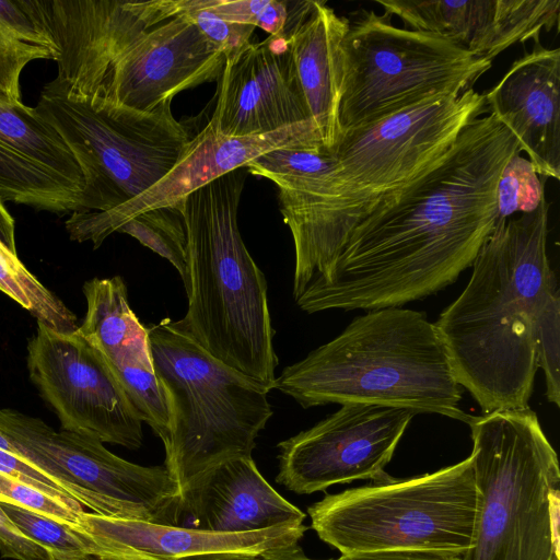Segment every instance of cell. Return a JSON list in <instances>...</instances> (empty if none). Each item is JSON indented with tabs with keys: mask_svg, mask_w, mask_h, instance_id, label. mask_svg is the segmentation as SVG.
<instances>
[{
	"mask_svg": "<svg viewBox=\"0 0 560 560\" xmlns=\"http://www.w3.org/2000/svg\"><path fill=\"white\" fill-rule=\"evenodd\" d=\"M518 152L494 115L472 120L441 158L382 195L296 305L310 314L401 307L452 284L492 233L498 180Z\"/></svg>",
	"mask_w": 560,
	"mask_h": 560,
	"instance_id": "obj_1",
	"label": "cell"
},
{
	"mask_svg": "<svg viewBox=\"0 0 560 560\" xmlns=\"http://www.w3.org/2000/svg\"><path fill=\"white\" fill-rule=\"evenodd\" d=\"M549 207L545 198L498 221L467 285L433 323L457 383L483 413L527 408L533 394L537 322L558 290L547 256Z\"/></svg>",
	"mask_w": 560,
	"mask_h": 560,
	"instance_id": "obj_2",
	"label": "cell"
},
{
	"mask_svg": "<svg viewBox=\"0 0 560 560\" xmlns=\"http://www.w3.org/2000/svg\"><path fill=\"white\" fill-rule=\"evenodd\" d=\"M273 389L303 408L365 404L439 413L469 422L446 349L425 314L368 311L332 340L276 377Z\"/></svg>",
	"mask_w": 560,
	"mask_h": 560,
	"instance_id": "obj_3",
	"label": "cell"
},
{
	"mask_svg": "<svg viewBox=\"0 0 560 560\" xmlns=\"http://www.w3.org/2000/svg\"><path fill=\"white\" fill-rule=\"evenodd\" d=\"M247 168L240 167L185 197L188 307L176 320L212 357L273 389L267 280L247 250L237 212Z\"/></svg>",
	"mask_w": 560,
	"mask_h": 560,
	"instance_id": "obj_4",
	"label": "cell"
},
{
	"mask_svg": "<svg viewBox=\"0 0 560 560\" xmlns=\"http://www.w3.org/2000/svg\"><path fill=\"white\" fill-rule=\"evenodd\" d=\"M147 329L168 413L164 467L182 495L222 463L252 457L273 413L270 389L212 357L176 320Z\"/></svg>",
	"mask_w": 560,
	"mask_h": 560,
	"instance_id": "obj_5",
	"label": "cell"
},
{
	"mask_svg": "<svg viewBox=\"0 0 560 560\" xmlns=\"http://www.w3.org/2000/svg\"><path fill=\"white\" fill-rule=\"evenodd\" d=\"M467 424L477 500L462 560H560V469L536 412L495 410Z\"/></svg>",
	"mask_w": 560,
	"mask_h": 560,
	"instance_id": "obj_6",
	"label": "cell"
},
{
	"mask_svg": "<svg viewBox=\"0 0 560 560\" xmlns=\"http://www.w3.org/2000/svg\"><path fill=\"white\" fill-rule=\"evenodd\" d=\"M476 500L469 455L423 476L326 494L307 513L318 537L341 555L376 550L463 555L471 542Z\"/></svg>",
	"mask_w": 560,
	"mask_h": 560,
	"instance_id": "obj_7",
	"label": "cell"
},
{
	"mask_svg": "<svg viewBox=\"0 0 560 560\" xmlns=\"http://www.w3.org/2000/svg\"><path fill=\"white\" fill-rule=\"evenodd\" d=\"M171 104L142 112L73 100L55 80L44 85L35 109L63 138L84 177L77 213L113 210L170 172L190 139Z\"/></svg>",
	"mask_w": 560,
	"mask_h": 560,
	"instance_id": "obj_8",
	"label": "cell"
},
{
	"mask_svg": "<svg viewBox=\"0 0 560 560\" xmlns=\"http://www.w3.org/2000/svg\"><path fill=\"white\" fill-rule=\"evenodd\" d=\"M341 49V133L431 97L460 94L492 67L443 36L397 27L392 15L372 10L357 13Z\"/></svg>",
	"mask_w": 560,
	"mask_h": 560,
	"instance_id": "obj_9",
	"label": "cell"
},
{
	"mask_svg": "<svg viewBox=\"0 0 560 560\" xmlns=\"http://www.w3.org/2000/svg\"><path fill=\"white\" fill-rule=\"evenodd\" d=\"M0 432L21 456L93 513L178 525L180 493L164 466L130 463L95 438L57 431L39 418L10 408H0Z\"/></svg>",
	"mask_w": 560,
	"mask_h": 560,
	"instance_id": "obj_10",
	"label": "cell"
},
{
	"mask_svg": "<svg viewBox=\"0 0 560 560\" xmlns=\"http://www.w3.org/2000/svg\"><path fill=\"white\" fill-rule=\"evenodd\" d=\"M487 110L485 93L474 88L431 97L342 131L332 152L349 183L362 191L383 195L441 158Z\"/></svg>",
	"mask_w": 560,
	"mask_h": 560,
	"instance_id": "obj_11",
	"label": "cell"
},
{
	"mask_svg": "<svg viewBox=\"0 0 560 560\" xmlns=\"http://www.w3.org/2000/svg\"><path fill=\"white\" fill-rule=\"evenodd\" d=\"M27 370L61 429L137 450L142 421L103 355L77 329L37 322L27 345Z\"/></svg>",
	"mask_w": 560,
	"mask_h": 560,
	"instance_id": "obj_12",
	"label": "cell"
},
{
	"mask_svg": "<svg viewBox=\"0 0 560 560\" xmlns=\"http://www.w3.org/2000/svg\"><path fill=\"white\" fill-rule=\"evenodd\" d=\"M417 411L347 404L312 428L278 444L276 481L310 494L337 483L389 480L384 468Z\"/></svg>",
	"mask_w": 560,
	"mask_h": 560,
	"instance_id": "obj_13",
	"label": "cell"
},
{
	"mask_svg": "<svg viewBox=\"0 0 560 560\" xmlns=\"http://www.w3.org/2000/svg\"><path fill=\"white\" fill-rule=\"evenodd\" d=\"M50 36L55 81L71 98L89 96L112 61L143 33L182 14L180 0H28Z\"/></svg>",
	"mask_w": 560,
	"mask_h": 560,
	"instance_id": "obj_14",
	"label": "cell"
},
{
	"mask_svg": "<svg viewBox=\"0 0 560 560\" xmlns=\"http://www.w3.org/2000/svg\"><path fill=\"white\" fill-rule=\"evenodd\" d=\"M317 147L323 144L312 121L291 125L269 133L242 137L222 135L208 122L189 139L174 166L151 188L106 212L71 213L66 221V229L72 241H90L97 248L124 222L138 213L177 206L191 192L226 173L246 166L266 152L283 148Z\"/></svg>",
	"mask_w": 560,
	"mask_h": 560,
	"instance_id": "obj_15",
	"label": "cell"
},
{
	"mask_svg": "<svg viewBox=\"0 0 560 560\" xmlns=\"http://www.w3.org/2000/svg\"><path fill=\"white\" fill-rule=\"evenodd\" d=\"M223 65V52L180 14L150 28L125 48L94 91L78 101L102 100L150 112L172 103L182 91L217 81Z\"/></svg>",
	"mask_w": 560,
	"mask_h": 560,
	"instance_id": "obj_16",
	"label": "cell"
},
{
	"mask_svg": "<svg viewBox=\"0 0 560 560\" xmlns=\"http://www.w3.org/2000/svg\"><path fill=\"white\" fill-rule=\"evenodd\" d=\"M209 122L225 136L264 135L311 121L285 35L224 57Z\"/></svg>",
	"mask_w": 560,
	"mask_h": 560,
	"instance_id": "obj_17",
	"label": "cell"
},
{
	"mask_svg": "<svg viewBox=\"0 0 560 560\" xmlns=\"http://www.w3.org/2000/svg\"><path fill=\"white\" fill-rule=\"evenodd\" d=\"M85 182L59 132L35 109L0 97V198L58 215L78 212Z\"/></svg>",
	"mask_w": 560,
	"mask_h": 560,
	"instance_id": "obj_18",
	"label": "cell"
},
{
	"mask_svg": "<svg viewBox=\"0 0 560 560\" xmlns=\"http://www.w3.org/2000/svg\"><path fill=\"white\" fill-rule=\"evenodd\" d=\"M406 28L443 36L477 58L491 60L516 43L539 42L558 27L559 0L376 1Z\"/></svg>",
	"mask_w": 560,
	"mask_h": 560,
	"instance_id": "obj_19",
	"label": "cell"
},
{
	"mask_svg": "<svg viewBox=\"0 0 560 560\" xmlns=\"http://www.w3.org/2000/svg\"><path fill=\"white\" fill-rule=\"evenodd\" d=\"M74 529L105 560H177L213 552H264L299 544L306 526L221 533L83 512Z\"/></svg>",
	"mask_w": 560,
	"mask_h": 560,
	"instance_id": "obj_20",
	"label": "cell"
},
{
	"mask_svg": "<svg viewBox=\"0 0 560 560\" xmlns=\"http://www.w3.org/2000/svg\"><path fill=\"white\" fill-rule=\"evenodd\" d=\"M489 114L516 138L540 177L560 179V49L536 42L487 93Z\"/></svg>",
	"mask_w": 560,
	"mask_h": 560,
	"instance_id": "obj_21",
	"label": "cell"
},
{
	"mask_svg": "<svg viewBox=\"0 0 560 560\" xmlns=\"http://www.w3.org/2000/svg\"><path fill=\"white\" fill-rule=\"evenodd\" d=\"M289 2L285 36L311 121L332 150L341 128L342 39L350 21L324 1Z\"/></svg>",
	"mask_w": 560,
	"mask_h": 560,
	"instance_id": "obj_22",
	"label": "cell"
},
{
	"mask_svg": "<svg viewBox=\"0 0 560 560\" xmlns=\"http://www.w3.org/2000/svg\"><path fill=\"white\" fill-rule=\"evenodd\" d=\"M182 514L195 528L247 533L279 526H301L305 514L280 495L259 472L252 457L230 459L208 471L182 495Z\"/></svg>",
	"mask_w": 560,
	"mask_h": 560,
	"instance_id": "obj_23",
	"label": "cell"
},
{
	"mask_svg": "<svg viewBox=\"0 0 560 560\" xmlns=\"http://www.w3.org/2000/svg\"><path fill=\"white\" fill-rule=\"evenodd\" d=\"M86 313L77 331L105 359L115 376L153 369L148 329L128 302L120 276L93 278L83 285Z\"/></svg>",
	"mask_w": 560,
	"mask_h": 560,
	"instance_id": "obj_24",
	"label": "cell"
},
{
	"mask_svg": "<svg viewBox=\"0 0 560 560\" xmlns=\"http://www.w3.org/2000/svg\"><path fill=\"white\" fill-rule=\"evenodd\" d=\"M54 43L28 0H0V97L20 104L23 69L37 59L55 60Z\"/></svg>",
	"mask_w": 560,
	"mask_h": 560,
	"instance_id": "obj_25",
	"label": "cell"
},
{
	"mask_svg": "<svg viewBox=\"0 0 560 560\" xmlns=\"http://www.w3.org/2000/svg\"><path fill=\"white\" fill-rule=\"evenodd\" d=\"M0 291L30 312L37 322L56 330L72 332L77 316L48 290L0 241Z\"/></svg>",
	"mask_w": 560,
	"mask_h": 560,
	"instance_id": "obj_26",
	"label": "cell"
},
{
	"mask_svg": "<svg viewBox=\"0 0 560 560\" xmlns=\"http://www.w3.org/2000/svg\"><path fill=\"white\" fill-rule=\"evenodd\" d=\"M116 232L128 234L167 259L187 281V235L177 206L143 211L124 222Z\"/></svg>",
	"mask_w": 560,
	"mask_h": 560,
	"instance_id": "obj_27",
	"label": "cell"
},
{
	"mask_svg": "<svg viewBox=\"0 0 560 560\" xmlns=\"http://www.w3.org/2000/svg\"><path fill=\"white\" fill-rule=\"evenodd\" d=\"M0 506L15 527L26 538L45 548L51 558L67 560L90 555L73 526L13 504L0 502Z\"/></svg>",
	"mask_w": 560,
	"mask_h": 560,
	"instance_id": "obj_28",
	"label": "cell"
},
{
	"mask_svg": "<svg viewBox=\"0 0 560 560\" xmlns=\"http://www.w3.org/2000/svg\"><path fill=\"white\" fill-rule=\"evenodd\" d=\"M528 159L515 153L504 166L497 185V222L515 213H529L546 198L545 183Z\"/></svg>",
	"mask_w": 560,
	"mask_h": 560,
	"instance_id": "obj_29",
	"label": "cell"
},
{
	"mask_svg": "<svg viewBox=\"0 0 560 560\" xmlns=\"http://www.w3.org/2000/svg\"><path fill=\"white\" fill-rule=\"evenodd\" d=\"M337 162L332 150L283 148L266 152L246 164L248 173L270 179H293L317 174Z\"/></svg>",
	"mask_w": 560,
	"mask_h": 560,
	"instance_id": "obj_30",
	"label": "cell"
},
{
	"mask_svg": "<svg viewBox=\"0 0 560 560\" xmlns=\"http://www.w3.org/2000/svg\"><path fill=\"white\" fill-rule=\"evenodd\" d=\"M536 358L546 380V395L560 406V293L556 290L544 306L536 327Z\"/></svg>",
	"mask_w": 560,
	"mask_h": 560,
	"instance_id": "obj_31",
	"label": "cell"
},
{
	"mask_svg": "<svg viewBox=\"0 0 560 560\" xmlns=\"http://www.w3.org/2000/svg\"><path fill=\"white\" fill-rule=\"evenodd\" d=\"M180 3L182 14L186 15L224 57L250 43L254 26L231 23L218 18L208 10L207 0H180Z\"/></svg>",
	"mask_w": 560,
	"mask_h": 560,
	"instance_id": "obj_32",
	"label": "cell"
},
{
	"mask_svg": "<svg viewBox=\"0 0 560 560\" xmlns=\"http://www.w3.org/2000/svg\"><path fill=\"white\" fill-rule=\"evenodd\" d=\"M0 555L14 560H51L50 553L26 538L0 506Z\"/></svg>",
	"mask_w": 560,
	"mask_h": 560,
	"instance_id": "obj_33",
	"label": "cell"
},
{
	"mask_svg": "<svg viewBox=\"0 0 560 560\" xmlns=\"http://www.w3.org/2000/svg\"><path fill=\"white\" fill-rule=\"evenodd\" d=\"M267 2L268 0H207V8L224 21L257 27Z\"/></svg>",
	"mask_w": 560,
	"mask_h": 560,
	"instance_id": "obj_34",
	"label": "cell"
},
{
	"mask_svg": "<svg viewBox=\"0 0 560 560\" xmlns=\"http://www.w3.org/2000/svg\"><path fill=\"white\" fill-rule=\"evenodd\" d=\"M177 560H316L308 558L303 549L296 545L267 550L264 552H213ZM331 560V559H329Z\"/></svg>",
	"mask_w": 560,
	"mask_h": 560,
	"instance_id": "obj_35",
	"label": "cell"
},
{
	"mask_svg": "<svg viewBox=\"0 0 560 560\" xmlns=\"http://www.w3.org/2000/svg\"><path fill=\"white\" fill-rule=\"evenodd\" d=\"M331 560H462V555L430 550H376L346 553Z\"/></svg>",
	"mask_w": 560,
	"mask_h": 560,
	"instance_id": "obj_36",
	"label": "cell"
},
{
	"mask_svg": "<svg viewBox=\"0 0 560 560\" xmlns=\"http://www.w3.org/2000/svg\"><path fill=\"white\" fill-rule=\"evenodd\" d=\"M0 241L13 253H16L15 245V223L0 198Z\"/></svg>",
	"mask_w": 560,
	"mask_h": 560,
	"instance_id": "obj_37",
	"label": "cell"
},
{
	"mask_svg": "<svg viewBox=\"0 0 560 560\" xmlns=\"http://www.w3.org/2000/svg\"><path fill=\"white\" fill-rule=\"evenodd\" d=\"M51 560H61V559L51 558ZM67 560H105V559H102V558H100L97 556H94V555H85V556H82V557H79V558L67 559Z\"/></svg>",
	"mask_w": 560,
	"mask_h": 560,
	"instance_id": "obj_38",
	"label": "cell"
}]
</instances>
